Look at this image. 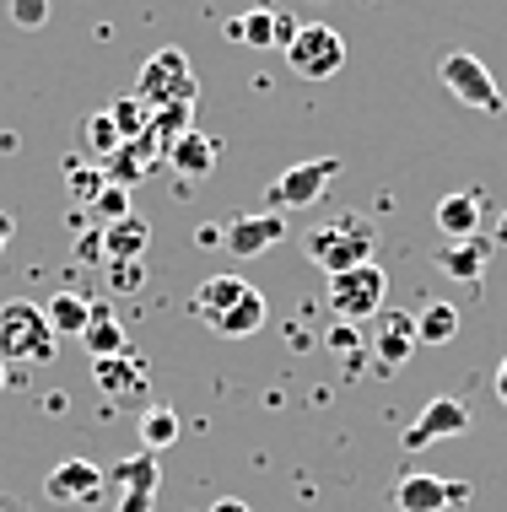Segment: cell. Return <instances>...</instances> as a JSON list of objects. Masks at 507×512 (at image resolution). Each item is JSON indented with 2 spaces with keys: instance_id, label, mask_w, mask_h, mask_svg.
Returning a JSON list of instances; mask_svg holds the SVG:
<instances>
[{
  "instance_id": "9c48e42d",
  "label": "cell",
  "mask_w": 507,
  "mask_h": 512,
  "mask_svg": "<svg viewBox=\"0 0 507 512\" xmlns=\"http://www.w3.org/2000/svg\"><path fill=\"white\" fill-rule=\"evenodd\" d=\"M108 491V475L92 459H65L44 475V502L54 507H92Z\"/></svg>"
},
{
  "instance_id": "f1b7e54d",
  "label": "cell",
  "mask_w": 507,
  "mask_h": 512,
  "mask_svg": "<svg viewBox=\"0 0 507 512\" xmlns=\"http://www.w3.org/2000/svg\"><path fill=\"white\" fill-rule=\"evenodd\" d=\"M189 114H195V103H168L152 114V141L162 146V157H168V146L178 141V135H189Z\"/></svg>"
},
{
  "instance_id": "7c38bea8",
  "label": "cell",
  "mask_w": 507,
  "mask_h": 512,
  "mask_svg": "<svg viewBox=\"0 0 507 512\" xmlns=\"http://www.w3.org/2000/svg\"><path fill=\"white\" fill-rule=\"evenodd\" d=\"M281 238H286L281 211H249V216H238L222 227V248L232 259H254V254H265V248H276Z\"/></svg>"
},
{
  "instance_id": "f35d334b",
  "label": "cell",
  "mask_w": 507,
  "mask_h": 512,
  "mask_svg": "<svg viewBox=\"0 0 507 512\" xmlns=\"http://www.w3.org/2000/svg\"><path fill=\"white\" fill-rule=\"evenodd\" d=\"M0 389H6V362H0Z\"/></svg>"
},
{
  "instance_id": "8d00e7d4",
  "label": "cell",
  "mask_w": 507,
  "mask_h": 512,
  "mask_svg": "<svg viewBox=\"0 0 507 512\" xmlns=\"http://www.w3.org/2000/svg\"><path fill=\"white\" fill-rule=\"evenodd\" d=\"M195 238H200V243H205V248H211V243H222V227H211V221H205V227H200V232H195Z\"/></svg>"
},
{
  "instance_id": "30bf717a",
  "label": "cell",
  "mask_w": 507,
  "mask_h": 512,
  "mask_svg": "<svg viewBox=\"0 0 507 512\" xmlns=\"http://www.w3.org/2000/svg\"><path fill=\"white\" fill-rule=\"evenodd\" d=\"M92 383H98V394L114 399V405H146V394H152V372H146V362H135L130 351L92 362Z\"/></svg>"
},
{
  "instance_id": "603a6c76",
  "label": "cell",
  "mask_w": 507,
  "mask_h": 512,
  "mask_svg": "<svg viewBox=\"0 0 507 512\" xmlns=\"http://www.w3.org/2000/svg\"><path fill=\"white\" fill-rule=\"evenodd\" d=\"M44 318H49V329L60 340H81V329H87V318H92V302L81 292H54L44 302Z\"/></svg>"
},
{
  "instance_id": "ac0fdd59",
  "label": "cell",
  "mask_w": 507,
  "mask_h": 512,
  "mask_svg": "<svg viewBox=\"0 0 507 512\" xmlns=\"http://www.w3.org/2000/svg\"><path fill=\"white\" fill-rule=\"evenodd\" d=\"M157 157H162V146L152 141V135H146V141H125L114 157L103 162V178H108V184H125L130 189L135 178H146V173L157 168Z\"/></svg>"
},
{
  "instance_id": "9a60e30c",
  "label": "cell",
  "mask_w": 507,
  "mask_h": 512,
  "mask_svg": "<svg viewBox=\"0 0 507 512\" xmlns=\"http://www.w3.org/2000/svg\"><path fill=\"white\" fill-rule=\"evenodd\" d=\"M486 265H491L486 232H481V238H459V243H443V248H437V270H443L448 281H481Z\"/></svg>"
},
{
  "instance_id": "52a82bcc",
  "label": "cell",
  "mask_w": 507,
  "mask_h": 512,
  "mask_svg": "<svg viewBox=\"0 0 507 512\" xmlns=\"http://www.w3.org/2000/svg\"><path fill=\"white\" fill-rule=\"evenodd\" d=\"M437 81H443L448 92H454L459 103H470V108H481V114H502V92H497V81H491L486 71V60H475V54H443V65H437Z\"/></svg>"
},
{
  "instance_id": "7402d4cb",
  "label": "cell",
  "mask_w": 507,
  "mask_h": 512,
  "mask_svg": "<svg viewBox=\"0 0 507 512\" xmlns=\"http://www.w3.org/2000/svg\"><path fill=\"white\" fill-rule=\"evenodd\" d=\"M394 507L400 512H443L448 507V480L443 475H405L394 486Z\"/></svg>"
},
{
  "instance_id": "d6a6232c",
  "label": "cell",
  "mask_w": 507,
  "mask_h": 512,
  "mask_svg": "<svg viewBox=\"0 0 507 512\" xmlns=\"http://www.w3.org/2000/svg\"><path fill=\"white\" fill-rule=\"evenodd\" d=\"M157 507V496H119L114 512H152Z\"/></svg>"
},
{
  "instance_id": "2e32d148",
  "label": "cell",
  "mask_w": 507,
  "mask_h": 512,
  "mask_svg": "<svg viewBox=\"0 0 507 512\" xmlns=\"http://www.w3.org/2000/svg\"><path fill=\"white\" fill-rule=\"evenodd\" d=\"M227 33L243 38V44H254V49H286L297 38V22L281 17V11H249V17L232 22Z\"/></svg>"
},
{
  "instance_id": "5b68a950",
  "label": "cell",
  "mask_w": 507,
  "mask_h": 512,
  "mask_svg": "<svg viewBox=\"0 0 507 512\" xmlns=\"http://www.w3.org/2000/svg\"><path fill=\"white\" fill-rule=\"evenodd\" d=\"M281 54L303 81H330V76H340V65H346V38H340L330 22H303Z\"/></svg>"
},
{
  "instance_id": "4316f807",
  "label": "cell",
  "mask_w": 507,
  "mask_h": 512,
  "mask_svg": "<svg viewBox=\"0 0 507 512\" xmlns=\"http://www.w3.org/2000/svg\"><path fill=\"white\" fill-rule=\"evenodd\" d=\"M173 442H178V415L168 405H146V415H141V448L162 453V448H173Z\"/></svg>"
},
{
  "instance_id": "f546056e",
  "label": "cell",
  "mask_w": 507,
  "mask_h": 512,
  "mask_svg": "<svg viewBox=\"0 0 507 512\" xmlns=\"http://www.w3.org/2000/svg\"><path fill=\"white\" fill-rule=\"evenodd\" d=\"M92 216H98L103 227L125 221V216H130V189H125V184H103V189H98V200H92Z\"/></svg>"
},
{
  "instance_id": "484cf974",
  "label": "cell",
  "mask_w": 507,
  "mask_h": 512,
  "mask_svg": "<svg viewBox=\"0 0 507 512\" xmlns=\"http://www.w3.org/2000/svg\"><path fill=\"white\" fill-rule=\"evenodd\" d=\"M459 324H464V318H459V308H454V302H427V308L416 313L421 345H448V340L459 335Z\"/></svg>"
},
{
  "instance_id": "836d02e7",
  "label": "cell",
  "mask_w": 507,
  "mask_h": 512,
  "mask_svg": "<svg viewBox=\"0 0 507 512\" xmlns=\"http://www.w3.org/2000/svg\"><path fill=\"white\" fill-rule=\"evenodd\" d=\"M470 502V480H448V507Z\"/></svg>"
},
{
  "instance_id": "74e56055",
  "label": "cell",
  "mask_w": 507,
  "mask_h": 512,
  "mask_svg": "<svg viewBox=\"0 0 507 512\" xmlns=\"http://www.w3.org/2000/svg\"><path fill=\"white\" fill-rule=\"evenodd\" d=\"M497 399L507 405V356H502V367H497Z\"/></svg>"
},
{
  "instance_id": "4dcf8cb0",
  "label": "cell",
  "mask_w": 507,
  "mask_h": 512,
  "mask_svg": "<svg viewBox=\"0 0 507 512\" xmlns=\"http://www.w3.org/2000/svg\"><path fill=\"white\" fill-rule=\"evenodd\" d=\"M11 22L17 27H44L49 22V0H11Z\"/></svg>"
},
{
  "instance_id": "60d3db41",
  "label": "cell",
  "mask_w": 507,
  "mask_h": 512,
  "mask_svg": "<svg viewBox=\"0 0 507 512\" xmlns=\"http://www.w3.org/2000/svg\"><path fill=\"white\" fill-rule=\"evenodd\" d=\"M0 512H11V507H6V502H0Z\"/></svg>"
},
{
  "instance_id": "d4e9b609",
  "label": "cell",
  "mask_w": 507,
  "mask_h": 512,
  "mask_svg": "<svg viewBox=\"0 0 507 512\" xmlns=\"http://www.w3.org/2000/svg\"><path fill=\"white\" fill-rule=\"evenodd\" d=\"M81 146H87V157H98V162H108L119 146H125V135H119V124H114V114H87L81 119Z\"/></svg>"
},
{
  "instance_id": "44dd1931",
  "label": "cell",
  "mask_w": 507,
  "mask_h": 512,
  "mask_svg": "<svg viewBox=\"0 0 507 512\" xmlns=\"http://www.w3.org/2000/svg\"><path fill=\"white\" fill-rule=\"evenodd\" d=\"M243 297H249V281H243V275H211V281L195 292V313L205 318V324H216V318L232 313Z\"/></svg>"
},
{
  "instance_id": "ab89813d",
  "label": "cell",
  "mask_w": 507,
  "mask_h": 512,
  "mask_svg": "<svg viewBox=\"0 0 507 512\" xmlns=\"http://www.w3.org/2000/svg\"><path fill=\"white\" fill-rule=\"evenodd\" d=\"M502 243H507V211H502Z\"/></svg>"
},
{
  "instance_id": "e0dca14e",
  "label": "cell",
  "mask_w": 507,
  "mask_h": 512,
  "mask_svg": "<svg viewBox=\"0 0 507 512\" xmlns=\"http://www.w3.org/2000/svg\"><path fill=\"white\" fill-rule=\"evenodd\" d=\"M98 232H103V265H135L146 254V243H152V227L135 211L125 221H114V227H98Z\"/></svg>"
},
{
  "instance_id": "5bb4252c",
  "label": "cell",
  "mask_w": 507,
  "mask_h": 512,
  "mask_svg": "<svg viewBox=\"0 0 507 512\" xmlns=\"http://www.w3.org/2000/svg\"><path fill=\"white\" fill-rule=\"evenodd\" d=\"M108 486L119 496H157L162 491V453H135V459H119L108 469Z\"/></svg>"
},
{
  "instance_id": "8992f818",
  "label": "cell",
  "mask_w": 507,
  "mask_h": 512,
  "mask_svg": "<svg viewBox=\"0 0 507 512\" xmlns=\"http://www.w3.org/2000/svg\"><path fill=\"white\" fill-rule=\"evenodd\" d=\"M340 178V157H313L286 168L276 184H270V211H303V205H319L330 195V184Z\"/></svg>"
},
{
  "instance_id": "b9f144b4",
  "label": "cell",
  "mask_w": 507,
  "mask_h": 512,
  "mask_svg": "<svg viewBox=\"0 0 507 512\" xmlns=\"http://www.w3.org/2000/svg\"><path fill=\"white\" fill-rule=\"evenodd\" d=\"M502 114H507V98H502Z\"/></svg>"
},
{
  "instance_id": "6da1fadb",
  "label": "cell",
  "mask_w": 507,
  "mask_h": 512,
  "mask_svg": "<svg viewBox=\"0 0 507 512\" xmlns=\"http://www.w3.org/2000/svg\"><path fill=\"white\" fill-rule=\"evenodd\" d=\"M373 243H378L373 221H367V216H351V211H346V216H330V221H319V227L303 232V254H308L324 275L373 265Z\"/></svg>"
},
{
  "instance_id": "1f68e13d",
  "label": "cell",
  "mask_w": 507,
  "mask_h": 512,
  "mask_svg": "<svg viewBox=\"0 0 507 512\" xmlns=\"http://www.w3.org/2000/svg\"><path fill=\"white\" fill-rule=\"evenodd\" d=\"M103 275H108L114 292H135V286H141V259H135V265H103Z\"/></svg>"
},
{
  "instance_id": "ba28073f",
  "label": "cell",
  "mask_w": 507,
  "mask_h": 512,
  "mask_svg": "<svg viewBox=\"0 0 507 512\" xmlns=\"http://www.w3.org/2000/svg\"><path fill=\"white\" fill-rule=\"evenodd\" d=\"M470 432V405L464 399H454V394H437V399H427V410L416 415V421L405 426V437H400V448H432V442H443V437H464Z\"/></svg>"
},
{
  "instance_id": "3957f363",
  "label": "cell",
  "mask_w": 507,
  "mask_h": 512,
  "mask_svg": "<svg viewBox=\"0 0 507 512\" xmlns=\"http://www.w3.org/2000/svg\"><path fill=\"white\" fill-rule=\"evenodd\" d=\"M195 92H200V81L195 71H189V54L168 44V49H157L152 60L141 65V81H135V98L141 103H152V108H168V103H195Z\"/></svg>"
},
{
  "instance_id": "d6986e66",
  "label": "cell",
  "mask_w": 507,
  "mask_h": 512,
  "mask_svg": "<svg viewBox=\"0 0 507 512\" xmlns=\"http://www.w3.org/2000/svg\"><path fill=\"white\" fill-rule=\"evenodd\" d=\"M216 157H222V146H216L211 135H200V130L178 135V141L168 146V162H173V173H178V178H200V173H211V168H216Z\"/></svg>"
},
{
  "instance_id": "e575fe53",
  "label": "cell",
  "mask_w": 507,
  "mask_h": 512,
  "mask_svg": "<svg viewBox=\"0 0 507 512\" xmlns=\"http://www.w3.org/2000/svg\"><path fill=\"white\" fill-rule=\"evenodd\" d=\"M211 512H254V507L238 502V496H222V502H211Z\"/></svg>"
},
{
  "instance_id": "277c9868",
  "label": "cell",
  "mask_w": 507,
  "mask_h": 512,
  "mask_svg": "<svg viewBox=\"0 0 507 512\" xmlns=\"http://www.w3.org/2000/svg\"><path fill=\"white\" fill-rule=\"evenodd\" d=\"M383 297H389L383 265H356V270L330 275V308H335L340 324H367V318H378Z\"/></svg>"
},
{
  "instance_id": "d590c367",
  "label": "cell",
  "mask_w": 507,
  "mask_h": 512,
  "mask_svg": "<svg viewBox=\"0 0 507 512\" xmlns=\"http://www.w3.org/2000/svg\"><path fill=\"white\" fill-rule=\"evenodd\" d=\"M11 232H17V221H11L6 211H0V254H6V243H11Z\"/></svg>"
},
{
  "instance_id": "4fadbf2b",
  "label": "cell",
  "mask_w": 507,
  "mask_h": 512,
  "mask_svg": "<svg viewBox=\"0 0 507 512\" xmlns=\"http://www.w3.org/2000/svg\"><path fill=\"white\" fill-rule=\"evenodd\" d=\"M481 216H486V205L475 189H454V195H443L437 200V232H443V243H459V238H481Z\"/></svg>"
},
{
  "instance_id": "cb8c5ba5",
  "label": "cell",
  "mask_w": 507,
  "mask_h": 512,
  "mask_svg": "<svg viewBox=\"0 0 507 512\" xmlns=\"http://www.w3.org/2000/svg\"><path fill=\"white\" fill-rule=\"evenodd\" d=\"M265 318H270V308H265V292H254V286H249V297H243L232 313L216 318L211 329H216L222 340H249V335H259V329H265Z\"/></svg>"
},
{
  "instance_id": "7a4b0ae2",
  "label": "cell",
  "mask_w": 507,
  "mask_h": 512,
  "mask_svg": "<svg viewBox=\"0 0 507 512\" xmlns=\"http://www.w3.org/2000/svg\"><path fill=\"white\" fill-rule=\"evenodd\" d=\"M54 329L38 302H6L0 308V362L6 367H44L54 362Z\"/></svg>"
},
{
  "instance_id": "83f0119b",
  "label": "cell",
  "mask_w": 507,
  "mask_h": 512,
  "mask_svg": "<svg viewBox=\"0 0 507 512\" xmlns=\"http://www.w3.org/2000/svg\"><path fill=\"white\" fill-rule=\"evenodd\" d=\"M108 114H114V124H119V135H125V141H146V135H152V114H157V108L141 103V98H119Z\"/></svg>"
},
{
  "instance_id": "ffe728a7",
  "label": "cell",
  "mask_w": 507,
  "mask_h": 512,
  "mask_svg": "<svg viewBox=\"0 0 507 512\" xmlns=\"http://www.w3.org/2000/svg\"><path fill=\"white\" fill-rule=\"evenodd\" d=\"M81 345H87L92 362H103V356H125V351H130L125 324H119V318L108 313V308H98V302H92V318H87V329H81Z\"/></svg>"
},
{
  "instance_id": "8fae6325",
  "label": "cell",
  "mask_w": 507,
  "mask_h": 512,
  "mask_svg": "<svg viewBox=\"0 0 507 512\" xmlns=\"http://www.w3.org/2000/svg\"><path fill=\"white\" fill-rule=\"evenodd\" d=\"M416 345H421L416 313H389V308H383L378 329H373V367L383 372V378H394V372L416 356Z\"/></svg>"
}]
</instances>
